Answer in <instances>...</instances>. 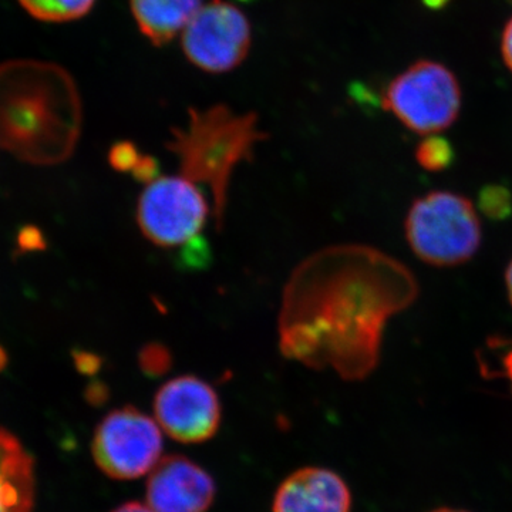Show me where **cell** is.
<instances>
[{
    "instance_id": "22",
    "label": "cell",
    "mask_w": 512,
    "mask_h": 512,
    "mask_svg": "<svg viewBox=\"0 0 512 512\" xmlns=\"http://www.w3.org/2000/svg\"><path fill=\"white\" fill-rule=\"evenodd\" d=\"M505 288H507L508 299H510L512 306V259L507 266V271H505Z\"/></svg>"
},
{
    "instance_id": "2",
    "label": "cell",
    "mask_w": 512,
    "mask_h": 512,
    "mask_svg": "<svg viewBox=\"0 0 512 512\" xmlns=\"http://www.w3.org/2000/svg\"><path fill=\"white\" fill-rule=\"evenodd\" d=\"M82 100L63 67L40 60L0 64V146L22 160H67L82 130Z\"/></svg>"
},
{
    "instance_id": "6",
    "label": "cell",
    "mask_w": 512,
    "mask_h": 512,
    "mask_svg": "<svg viewBox=\"0 0 512 512\" xmlns=\"http://www.w3.org/2000/svg\"><path fill=\"white\" fill-rule=\"evenodd\" d=\"M210 205L200 185L184 175H158L137 201V224L148 241L178 248L200 235Z\"/></svg>"
},
{
    "instance_id": "10",
    "label": "cell",
    "mask_w": 512,
    "mask_h": 512,
    "mask_svg": "<svg viewBox=\"0 0 512 512\" xmlns=\"http://www.w3.org/2000/svg\"><path fill=\"white\" fill-rule=\"evenodd\" d=\"M214 480L184 456L161 458L147 481V505L154 512H207L215 498Z\"/></svg>"
},
{
    "instance_id": "9",
    "label": "cell",
    "mask_w": 512,
    "mask_h": 512,
    "mask_svg": "<svg viewBox=\"0 0 512 512\" xmlns=\"http://www.w3.org/2000/svg\"><path fill=\"white\" fill-rule=\"evenodd\" d=\"M158 426L184 444L204 443L220 429L222 407L214 387L200 377L185 375L168 380L154 396Z\"/></svg>"
},
{
    "instance_id": "18",
    "label": "cell",
    "mask_w": 512,
    "mask_h": 512,
    "mask_svg": "<svg viewBox=\"0 0 512 512\" xmlns=\"http://www.w3.org/2000/svg\"><path fill=\"white\" fill-rule=\"evenodd\" d=\"M143 157V154L130 141H120V143L114 144L109 153L111 167L121 173L133 174Z\"/></svg>"
},
{
    "instance_id": "23",
    "label": "cell",
    "mask_w": 512,
    "mask_h": 512,
    "mask_svg": "<svg viewBox=\"0 0 512 512\" xmlns=\"http://www.w3.org/2000/svg\"><path fill=\"white\" fill-rule=\"evenodd\" d=\"M448 2H450V0H423L424 5L433 10L443 9Z\"/></svg>"
},
{
    "instance_id": "8",
    "label": "cell",
    "mask_w": 512,
    "mask_h": 512,
    "mask_svg": "<svg viewBox=\"0 0 512 512\" xmlns=\"http://www.w3.org/2000/svg\"><path fill=\"white\" fill-rule=\"evenodd\" d=\"M181 43L185 57L202 72L228 73L248 57L251 23L232 3L211 0L201 6L181 33Z\"/></svg>"
},
{
    "instance_id": "11",
    "label": "cell",
    "mask_w": 512,
    "mask_h": 512,
    "mask_svg": "<svg viewBox=\"0 0 512 512\" xmlns=\"http://www.w3.org/2000/svg\"><path fill=\"white\" fill-rule=\"evenodd\" d=\"M274 512H352V494L335 471L301 468L279 485Z\"/></svg>"
},
{
    "instance_id": "1",
    "label": "cell",
    "mask_w": 512,
    "mask_h": 512,
    "mask_svg": "<svg viewBox=\"0 0 512 512\" xmlns=\"http://www.w3.org/2000/svg\"><path fill=\"white\" fill-rule=\"evenodd\" d=\"M419 295L412 272L372 247L320 249L293 269L282 293L278 340L282 355L342 379H366L379 365L392 316Z\"/></svg>"
},
{
    "instance_id": "16",
    "label": "cell",
    "mask_w": 512,
    "mask_h": 512,
    "mask_svg": "<svg viewBox=\"0 0 512 512\" xmlns=\"http://www.w3.org/2000/svg\"><path fill=\"white\" fill-rule=\"evenodd\" d=\"M138 362L146 375L161 376L171 367V355L163 345L150 343L141 350Z\"/></svg>"
},
{
    "instance_id": "5",
    "label": "cell",
    "mask_w": 512,
    "mask_h": 512,
    "mask_svg": "<svg viewBox=\"0 0 512 512\" xmlns=\"http://www.w3.org/2000/svg\"><path fill=\"white\" fill-rule=\"evenodd\" d=\"M382 104L409 130L433 136L457 120L461 90L443 64L420 60L389 83Z\"/></svg>"
},
{
    "instance_id": "15",
    "label": "cell",
    "mask_w": 512,
    "mask_h": 512,
    "mask_svg": "<svg viewBox=\"0 0 512 512\" xmlns=\"http://www.w3.org/2000/svg\"><path fill=\"white\" fill-rule=\"evenodd\" d=\"M416 160L424 170H446L454 160L453 147L444 138L429 136L417 147Z\"/></svg>"
},
{
    "instance_id": "4",
    "label": "cell",
    "mask_w": 512,
    "mask_h": 512,
    "mask_svg": "<svg viewBox=\"0 0 512 512\" xmlns=\"http://www.w3.org/2000/svg\"><path fill=\"white\" fill-rule=\"evenodd\" d=\"M413 254L437 268L463 265L476 256L483 241L473 202L450 191H431L413 201L404 221Z\"/></svg>"
},
{
    "instance_id": "3",
    "label": "cell",
    "mask_w": 512,
    "mask_h": 512,
    "mask_svg": "<svg viewBox=\"0 0 512 512\" xmlns=\"http://www.w3.org/2000/svg\"><path fill=\"white\" fill-rule=\"evenodd\" d=\"M265 138L256 114L237 113L224 104L190 109L185 127L171 128L167 150L177 157L181 175L207 185L218 231L224 227L232 175L254 158L256 146Z\"/></svg>"
},
{
    "instance_id": "13",
    "label": "cell",
    "mask_w": 512,
    "mask_h": 512,
    "mask_svg": "<svg viewBox=\"0 0 512 512\" xmlns=\"http://www.w3.org/2000/svg\"><path fill=\"white\" fill-rule=\"evenodd\" d=\"M201 0H130L137 28L154 46H164L184 32Z\"/></svg>"
},
{
    "instance_id": "21",
    "label": "cell",
    "mask_w": 512,
    "mask_h": 512,
    "mask_svg": "<svg viewBox=\"0 0 512 512\" xmlns=\"http://www.w3.org/2000/svg\"><path fill=\"white\" fill-rule=\"evenodd\" d=\"M111 512H154V510L150 505H144L133 501V503L121 504L120 507H117L116 510Z\"/></svg>"
},
{
    "instance_id": "12",
    "label": "cell",
    "mask_w": 512,
    "mask_h": 512,
    "mask_svg": "<svg viewBox=\"0 0 512 512\" xmlns=\"http://www.w3.org/2000/svg\"><path fill=\"white\" fill-rule=\"evenodd\" d=\"M33 503L32 457L12 434L0 429V512H32Z\"/></svg>"
},
{
    "instance_id": "20",
    "label": "cell",
    "mask_w": 512,
    "mask_h": 512,
    "mask_svg": "<svg viewBox=\"0 0 512 512\" xmlns=\"http://www.w3.org/2000/svg\"><path fill=\"white\" fill-rule=\"evenodd\" d=\"M501 52H503L504 62L512 72V19L505 26L503 33V42H501Z\"/></svg>"
},
{
    "instance_id": "19",
    "label": "cell",
    "mask_w": 512,
    "mask_h": 512,
    "mask_svg": "<svg viewBox=\"0 0 512 512\" xmlns=\"http://www.w3.org/2000/svg\"><path fill=\"white\" fill-rule=\"evenodd\" d=\"M498 346L501 348L500 363H501V376L510 382L512 390V340H497Z\"/></svg>"
},
{
    "instance_id": "24",
    "label": "cell",
    "mask_w": 512,
    "mask_h": 512,
    "mask_svg": "<svg viewBox=\"0 0 512 512\" xmlns=\"http://www.w3.org/2000/svg\"><path fill=\"white\" fill-rule=\"evenodd\" d=\"M430 512H470V511L460 510V508L443 507V508H437V510H433Z\"/></svg>"
},
{
    "instance_id": "17",
    "label": "cell",
    "mask_w": 512,
    "mask_h": 512,
    "mask_svg": "<svg viewBox=\"0 0 512 512\" xmlns=\"http://www.w3.org/2000/svg\"><path fill=\"white\" fill-rule=\"evenodd\" d=\"M511 194L503 187H487L481 192V210L491 218H504L511 212Z\"/></svg>"
},
{
    "instance_id": "14",
    "label": "cell",
    "mask_w": 512,
    "mask_h": 512,
    "mask_svg": "<svg viewBox=\"0 0 512 512\" xmlns=\"http://www.w3.org/2000/svg\"><path fill=\"white\" fill-rule=\"evenodd\" d=\"M19 3L37 20L63 23L82 19L93 9L96 0H19Z\"/></svg>"
},
{
    "instance_id": "25",
    "label": "cell",
    "mask_w": 512,
    "mask_h": 512,
    "mask_svg": "<svg viewBox=\"0 0 512 512\" xmlns=\"http://www.w3.org/2000/svg\"><path fill=\"white\" fill-rule=\"evenodd\" d=\"M3 365V353L0 352V366Z\"/></svg>"
},
{
    "instance_id": "7",
    "label": "cell",
    "mask_w": 512,
    "mask_h": 512,
    "mask_svg": "<svg viewBox=\"0 0 512 512\" xmlns=\"http://www.w3.org/2000/svg\"><path fill=\"white\" fill-rule=\"evenodd\" d=\"M97 467L114 480H136L151 473L163 454V430L136 407L113 410L94 431Z\"/></svg>"
}]
</instances>
